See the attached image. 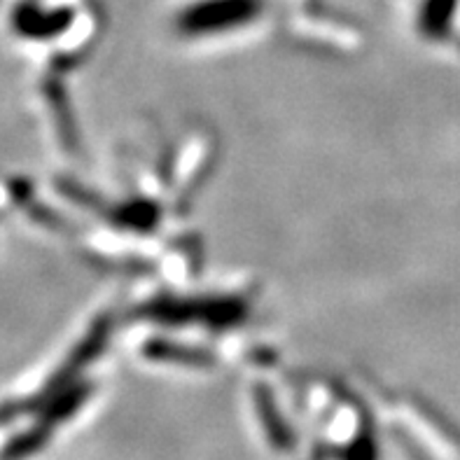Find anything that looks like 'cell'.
<instances>
[{
	"label": "cell",
	"instance_id": "cell-1",
	"mask_svg": "<svg viewBox=\"0 0 460 460\" xmlns=\"http://www.w3.org/2000/svg\"><path fill=\"white\" fill-rule=\"evenodd\" d=\"M64 12H45L35 0H23L14 10V26L23 35H47L45 31H52L57 23H64Z\"/></svg>",
	"mask_w": 460,
	"mask_h": 460
}]
</instances>
